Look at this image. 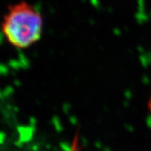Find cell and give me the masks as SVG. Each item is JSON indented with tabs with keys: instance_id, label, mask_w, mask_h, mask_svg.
<instances>
[{
	"instance_id": "1",
	"label": "cell",
	"mask_w": 151,
	"mask_h": 151,
	"mask_svg": "<svg viewBox=\"0 0 151 151\" xmlns=\"http://www.w3.org/2000/svg\"><path fill=\"white\" fill-rule=\"evenodd\" d=\"M43 30V15L26 1L9 6L1 22V32L6 41L19 50L30 48L39 42Z\"/></svg>"
},
{
	"instance_id": "2",
	"label": "cell",
	"mask_w": 151,
	"mask_h": 151,
	"mask_svg": "<svg viewBox=\"0 0 151 151\" xmlns=\"http://www.w3.org/2000/svg\"><path fill=\"white\" fill-rule=\"evenodd\" d=\"M148 108H149L150 113H151V95L150 97V100H149V102H148Z\"/></svg>"
}]
</instances>
